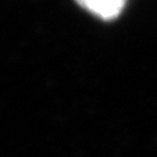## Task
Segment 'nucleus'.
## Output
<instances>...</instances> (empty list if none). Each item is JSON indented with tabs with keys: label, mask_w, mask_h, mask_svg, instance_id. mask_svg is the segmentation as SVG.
Masks as SVG:
<instances>
[{
	"label": "nucleus",
	"mask_w": 157,
	"mask_h": 157,
	"mask_svg": "<svg viewBox=\"0 0 157 157\" xmlns=\"http://www.w3.org/2000/svg\"><path fill=\"white\" fill-rule=\"evenodd\" d=\"M125 2L127 0H77L79 6L103 20L117 17L124 9Z\"/></svg>",
	"instance_id": "1"
}]
</instances>
